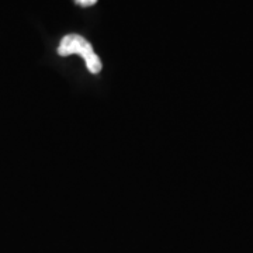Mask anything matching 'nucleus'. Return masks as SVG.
<instances>
[{"mask_svg":"<svg viewBox=\"0 0 253 253\" xmlns=\"http://www.w3.org/2000/svg\"><path fill=\"white\" fill-rule=\"evenodd\" d=\"M58 54L61 56H69V55H81L84 59L86 66L90 73H99L101 71V61L93 51L90 42L79 34H68L61 40L58 46Z\"/></svg>","mask_w":253,"mask_h":253,"instance_id":"f257e3e1","label":"nucleus"},{"mask_svg":"<svg viewBox=\"0 0 253 253\" xmlns=\"http://www.w3.org/2000/svg\"><path fill=\"white\" fill-rule=\"evenodd\" d=\"M79 6L82 7H90L93 4H96L97 3V0H75Z\"/></svg>","mask_w":253,"mask_h":253,"instance_id":"f03ea898","label":"nucleus"}]
</instances>
